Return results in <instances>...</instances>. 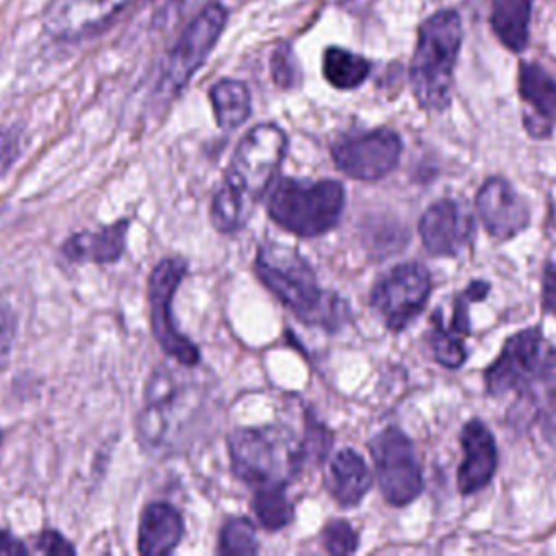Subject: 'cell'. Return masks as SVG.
<instances>
[{"mask_svg":"<svg viewBox=\"0 0 556 556\" xmlns=\"http://www.w3.org/2000/svg\"><path fill=\"white\" fill-rule=\"evenodd\" d=\"M132 0H50L43 28L65 41L89 37L115 20Z\"/></svg>","mask_w":556,"mask_h":556,"instance_id":"obj_12","label":"cell"},{"mask_svg":"<svg viewBox=\"0 0 556 556\" xmlns=\"http://www.w3.org/2000/svg\"><path fill=\"white\" fill-rule=\"evenodd\" d=\"M369 447L382 497L393 506L413 502L421 491V469L408 437L400 428L389 426Z\"/></svg>","mask_w":556,"mask_h":556,"instance_id":"obj_8","label":"cell"},{"mask_svg":"<svg viewBox=\"0 0 556 556\" xmlns=\"http://www.w3.org/2000/svg\"><path fill=\"white\" fill-rule=\"evenodd\" d=\"M324 547L330 554H352L358 547V534L345 519H330L324 526Z\"/></svg>","mask_w":556,"mask_h":556,"instance_id":"obj_27","label":"cell"},{"mask_svg":"<svg viewBox=\"0 0 556 556\" xmlns=\"http://www.w3.org/2000/svg\"><path fill=\"white\" fill-rule=\"evenodd\" d=\"M476 206L482 226L497 241L515 237L530 222V208L526 200L515 191L508 180L500 176L484 180L476 195Z\"/></svg>","mask_w":556,"mask_h":556,"instance_id":"obj_13","label":"cell"},{"mask_svg":"<svg viewBox=\"0 0 556 556\" xmlns=\"http://www.w3.org/2000/svg\"><path fill=\"white\" fill-rule=\"evenodd\" d=\"M400 135L389 128L367 132H348L332 141L330 154L334 165L350 178L376 180L387 176L400 161Z\"/></svg>","mask_w":556,"mask_h":556,"instance_id":"obj_11","label":"cell"},{"mask_svg":"<svg viewBox=\"0 0 556 556\" xmlns=\"http://www.w3.org/2000/svg\"><path fill=\"white\" fill-rule=\"evenodd\" d=\"M532 0H493L491 26L497 39L513 52H521L528 43V26Z\"/></svg>","mask_w":556,"mask_h":556,"instance_id":"obj_20","label":"cell"},{"mask_svg":"<svg viewBox=\"0 0 556 556\" xmlns=\"http://www.w3.org/2000/svg\"><path fill=\"white\" fill-rule=\"evenodd\" d=\"M473 235V219L456 200H437L419 219L424 248L434 256H454Z\"/></svg>","mask_w":556,"mask_h":556,"instance_id":"obj_14","label":"cell"},{"mask_svg":"<svg viewBox=\"0 0 556 556\" xmlns=\"http://www.w3.org/2000/svg\"><path fill=\"white\" fill-rule=\"evenodd\" d=\"M128 232V222H115L98 232H78L70 237L63 245V252L70 261H89V263H115L124 252V241Z\"/></svg>","mask_w":556,"mask_h":556,"instance_id":"obj_19","label":"cell"},{"mask_svg":"<svg viewBox=\"0 0 556 556\" xmlns=\"http://www.w3.org/2000/svg\"><path fill=\"white\" fill-rule=\"evenodd\" d=\"M232 471L252 486H285L306 460L304 445L285 426L239 428L228 437Z\"/></svg>","mask_w":556,"mask_h":556,"instance_id":"obj_4","label":"cell"},{"mask_svg":"<svg viewBox=\"0 0 556 556\" xmlns=\"http://www.w3.org/2000/svg\"><path fill=\"white\" fill-rule=\"evenodd\" d=\"M345 193L337 180L278 178L269 189L267 215L298 237H319L341 217Z\"/></svg>","mask_w":556,"mask_h":556,"instance_id":"obj_5","label":"cell"},{"mask_svg":"<svg viewBox=\"0 0 556 556\" xmlns=\"http://www.w3.org/2000/svg\"><path fill=\"white\" fill-rule=\"evenodd\" d=\"M465 458L458 467L456 484L463 495L476 493L491 482L497 469V447L493 434L480 419H469L460 432Z\"/></svg>","mask_w":556,"mask_h":556,"instance_id":"obj_15","label":"cell"},{"mask_svg":"<svg viewBox=\"0 0 556 556\" xmlns=\"http://www.w3.org/2000/svg\"><path fill=\"white\" fill-rule=\"evenodd\" d=\"M211 104L219 128L235 130L250 115V91L239 80H219L211 87Z\"/></svg>","mask_w":556,"mask_h":556,"instance_id":"obj_21","label":"cell"},{"mask_svg":"<svg viewBox=\"0 0 556 556\" xmlns=\"http://www.w3.org/2000/svg\"><path fill=\"white\" fill-rule=\"evenodd\" d=\"M26 545L13 539L9 532H0V554H24Z\"/></svg>","mask_w":556,"mask_h":556,"instance_id":"obj_34","label":"cell"},{"mask_svg":"<svg viewBox=\"0 0 556 556\" xmlns=\"http://www.w3.org/2000/svg\"><path fill=\"white\" fill-rule=\"evenodd\" d=\"M245 195L228 180L213 195L211 222L219 232H235L245 219Z\"/></svg>","mask_w":556,"mask_h":556,"instance_id":"obj_24","label":"cell"},{"mask_svg":"<svg viewBox=\"0 0 556 556\" xmlns=\"http://www.w3.org/2000/svg\"><path fill=\"white\" fill-rule=\"evenodd\" d=\"M519 93L532 109V115L526 117L528 132L534 137L549 135L556 122V80L536 63H521Z\"/></svg>","mask_w":556,"mask_h":556,"instance_id":"obj_16","label":"cell"},{"mask_svg":"<svg viewBox=\"0 0 556 556\" xmlns=\"http://www.w3.org/2000/svg\"><path fill=\"white\" fill-rule=\"evenodd\" d=\"M432 334H430V345H432V354L434 358L450 367V369H456L465 363V341L454 337L452 332H447L441 324V317H439V311L432 315Z\"/></svg>","mask_w":556,"mask_h":556,"instance_id":"obj_26","label":"cell"},{"mask_svg":"<svg viewBox=\"0 0 556 556\" xmlns=\"http://www.w3.org/2000/svg\"><path fill=\"white\" fill-rule=\"evenodd\" d=\"M287 150V135L276 124H258L239 141L226 172L248 200H258L276 176Z\"/></svg>","mask_w":556,"mask_h":556,"instance_id":"obj_6","label":"cell"},{"mask_svg":"<svg viewBox=\"0 0 556 556\" xmlns=\"http://www.w3.org/2000/svg\"><path fill=\"white\" fill-rule=\"evenodd\" d=\"M484 387L491 395L517 393L539 406L556 393V348L539 328L519 330L486 367Z\"/></svg>","mask_w":556,"mask_h":556,"instance_id":"obj_2","label":"cell"},{"mask_svg":"<svg viewBox=\"0 0 556 556\" xmlns=\"http://www.w3.org/2000/svg\"><path fill=\"white\" fill-rule=\"evenodd\" d=\"M430 289V271L421 263H402L374 285L371 306L389 330L400 332L424 311Z\"/></svg>","mask_w":556,"mask_h":556,"instance_id":"obj_10","label":"cell"},{"mask_svg":"<svg viewBox=\"0 0 556 556\" xmlns=\"http://www.w3.org/2000/svg\"><path fill=\"white\" fill-rule=\"evenodd\" d=\"M226 17L228 15L222 4H208L189 22V26L180 33L178 41L165 59L159 80L161 93L172 98L185 89L189 78L195 74V70L204 63V59L217 43L226 26Z\"/></svg>","mask_w":556,"mask_h":556,"instance_id":"obj_7","label":"cell"},{"mask_svg":"<svg viewBox=\"0 0 556 556\" xmlns=\"http://www.w3.org/2000/svg\"><path fill=\"white\" fill-rule=\"evenodd\" d=\"M371 486V473L354 450H339L328 469V491L341 506L358 504Z\"/></svg>","mask_w":556,"mask_h":556,"instance_id":"obj_18","label":"cell"},{"mask_svg":"<svg viewBox=\"0 0 556 556\" xmlns=\"http://www.w3.org/2000/svg\"><path fill=\"white\" fill-rule=\"evenodd\" d=\"M37 549L43 554H74V545L70 541H65L59 532H43L37 541Z\"/></svg>","mask_w":556,"mask_h":556,"instance_id":"obj_33","label":"cell"},{"mask_svg":"<svg viewBox=\"0 0 556 556\" xmlns=\"http://www.w3.org/2000/svg\"><path fill=\"white\" fill-rule=\"evenodd\" d=\"M15 328H17L15 313L7 304H0V369H4L9 363L11 348L15 341Z\"/></svg>","mask_w":556,"mask_h":556,"instance_id":"obj_29","label":"cell"},{"mask_svg":"<svg viewBox=\"0 0 556 556\" xmlns=\"http://www.w3.org/2000/svg\"><path fill=\"white\" fill-rule=\"evenodd\" d=\"M536 408H539V424L545 439L556 443V393L545 397Z\"/></svg>","mask_w":556,"mask_h":556,"instance_id":"obj_31","label":"cell"},{"mask_svg":"<svg viewBox=\"0 0 556 556\" xmlns=\"http://www.w3.org/2000/svg\"><path fill=\"white\" fill-rule=\"evenodd\" d=\"M219 552L226 556H250L258 552L254 526L245 517L228 519L219 532Z\"/></svg>","mask_w":556,"mask_h":556,"instance_id":"obj_25","label":"cell"},{"mask_svg":"<svg viewBox=\"0 0 556 556\" xmlns=\"http://www.w3.org/2000/svg\"><path fill=\"white\" fill-rule=\"evenodd\" d=\"M258 280L306 324L339 330L348 317V304L337 295L321 291L311 265L293 250L276 241L258 248L254 258Z\"/></svg>","mask_w":556,"mask_h":556,"instance_id":"obj_1","label":"cell"},{"mask_svg":"<svg viewBox=\"0 0 556 556\" xmlns=\"http://www.w3.org/2000/svg\"><path fill=\"white\" fill-rule=\"evenodd\" d=\"M20 154V130L15 126L0 130V174H4Z\"/></svg>","mask_w":556,"mask_h":556,"instance_id":"obj_30","label":"cell"},{"mask_svg":"<svg viewBox=\"0 0 556 556\" xmlns=\"http://www.w3.org/2000/svg\"><path fill=\"white\" fill-rule=\"evenodd\" d=\"M543 308L556 315V263L552 261L543 267Z\"/></svg>","mask_w":556,"mask_h":556,"instance_id":"obj_32","label":"cell"},{"mask_svg":"<svg viewBox=\"0 0 556 556\" xmlns=\"http://www.w3.org/2000/svg\"><path fill=\"white\" fill-rule=\"evenodd\" d=\"M324 76L337 89H354L369 76V61L343 48H328L324 52Z\"/></svg>","mask_w":556,"mask_h":556,"instance_id":"obj_22","label":"cell"},{"mask_svg":"<svg viewBox=\"0 0 556 556\" xmlns=\"http://www.w3.org/2000/svg\"><path fill=\"white\" fill-rule=\"evenodd\" d=\"M252 510L265 530H280L293 519V504L289 502L285 486L280 484L256 486L252 497Z\"/></svg>","mask_w":556,"mask_h":556,"instance_id":"obj_23","label":"cell"},{"mask_svg":"<svg viewBox=\"0 0 556 556\" xmlns=\"http://www.w3.org/2000/svg\"><path fill=\"white\" fill-rule=\"evenodd\" d=\"M185 532V523L180 513L165 502H152L143 508L137 547L146 556H163L174 552Z\"/></svg>","mask_w":556,"mask_h":556,"instance_id":"obj_17","label":"cell"},{"mask_svg":"<svg viewBox=\"0 0 556 556\" xmlns=\"http://www.w3.org/2000/svg\"><path fill=\"white\" fill-rule=\"evenodd\" d=\"M271 76L274 83L282 89H293L300 83V67L295 61V54L291 50V46L280 43L276 46V50L271 52Z\"/></svg>","mask_w":556,"mask_h":556,"instance_id":"obj_28","label":"cell"},{"mask_svg":"<svg viewBox=\"0 0 556 556\" xmlns=\"http://www.w3.org/2000/svg\"><path fill=\"white\" fill-rule=\"evenodd\" d=\"M187 274V263L182 258H163L150 274L148 298H150V321L154 339L161 348L182 365H195L200 361L198 348L178 332L172 317V300Z\"/></svg>","mask_w":556,"mask_h":556,"instance_id":"obj_9","label":"cell"},{"mask_svg":"<svg viewBox=\"0 0 556 556\" xmlns=\"http://www.w3.org/2000/svg\"><path fill=\"white\" fill-rule=\"evenodd\" d=\"M460 39L463 28L456 11H437L419 26L410 61V85L417 102L428 111H443L450 104Z\"/></svg>","mask_w":556,"mask_h":556,"instance_id":"obj_3","label":"cell"}]
</instances>
